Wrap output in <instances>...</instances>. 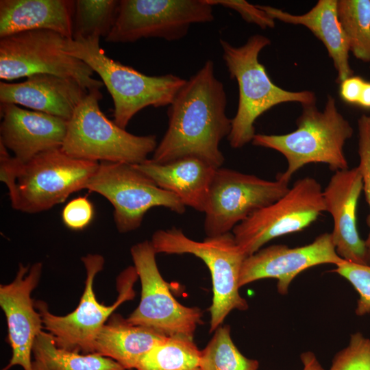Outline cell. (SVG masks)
Wrapping results in <instances>:
<instances>
[{
  "instance_id": "1",
  "label": "cell",
  "mask_w": 370,
  "mask_h": 370,
  "mask_svg": "<svg viewBox=\"0 0 370 370\" xmlns=\"http://www.w3.org/2000/svg\"><path fill=\"white\" fill-rule=\"evenodd\" d=\"M226 106L224 86L208 60L186 80L168 106V127L151 160L163 164L196 158L222 167L225 158L219 145L232 129Z\"/></svg>"
},
{
  "instance_id": "2",
  "label": "cell",
  "mask_w": 370,
  "mask_h": 370,
  "mask_svg": "<svg viewBox=\"0 0 370 370\" xmlns=\"http://www.w3.org/2000/svg\"><path fill=\"white\" fill-rule=\"evenodd\" d=\"M99 163L73 158L61 148L21 161L0 143V180L8 188L12 208L22 212L48 210L86 189Z\"/></svg>"
},
{
  "instance_id": "3",
  "label": "cell",
  "mask_w": 370,
  "mask_h": 370,
  "mask_svg": "<svg viewBox=\"0 0 370 370\" xmlns=\"http://www.w3.org/2000/svg\"><path fill=\"white\" fill-rule=\"evenodd\" d=\"M219 42L230 77L236 79L238 86L237 111L227 137L231 147L239 149L251 142L256 135L255 121L273 106L288 102H298L301 106L316 103L313 92L286 90L271 81L258 60L260 51L271 45L267 36L254 34L238 47L223 39Z\"/></svg>"
},
{
  "instance_id": "4",
  "label": "cell",
  "mask_w": 370,
  "mask_h": 370,
  "mask_svg": "<svg viewBox=\"0 0 370 370\" xmlns=\"http://www.w3.org/2000/svg\"><path fill=\"white\" fill-rule=\"evenodd\" d=\"M297 129L285 134H256L255 146L275 150L287 161V168L276 177L289 183L293 174L310 163H323L334 172L349 168L344 153L347 140L354 132L349 122L338 112L335 99L327 96L325 108L302 106Z\"/></svg>"
},
{
  "instance_id": "5",
  "label": "cell",
  "mask_w": 370,
  "mask_h": 370,
  "mask_svg": "<svg viewBox=\"0 0 370 370\" xmlns=\"http://www.w3.org/2000/svg\"><path fill=\"white\" fill-rule=\"evenodd\" d=\"M99 37L66 39L63 51L86 62L101 77L114 103V121L123 129L149 106H169L186 80L169 73L150 76L107 56Z\"/></svg>"
},
{
  "instance_id": "6",
  "label": "cell",
  "mask_w": 370,
  "mask_h": 370,
  "mask_svg": "<svg viewBox=\"0 0 370 370\" xmlns=\"http://www.w3.org/2000/svg\"><path fill=\"white\" fill-rule=\"evenodd\" d=\"M150 241L156 254H193L208 267L212 283L210 332L221 326L233 310H247V300L239 293L240 272L247 256L232 232L196 241L181 229L172 227L156 231Z\"/></svg>"
},
{
  "instance_id": "7",
  "label": "cell",
  "mask_w": 370,
  "mask_h": 370,
  "mask_svg": "<svg viewBox=\"0 0 370 370\" xmlns=\"http://www.w3.org/2000/svg\"><path fill=\"white\" fill-rule=\"evenodd\" d=\"M100 90L88 91L68 121L62 150L77 159L140 164L153 153L155 135L137 136L112 121L99 106Z\"/></svg>"
},
{
  "instance_id": "8",
  "label": "cell",
  "mask_w": 370,
  "mask_h": 370,
  "mask_svg": "<svg viewBox=\"0 0 370 370\" xmlns=\"http://www.w3.org/2000/svg\"><path fill=\"white\" fill-rule=\"evenodd\" d=\"M86 272L85 288L77 308L66 315L51 313L43 301H34L40 314L44 329L62 349L81 353H95V338L113 312L124 301L133 299V288L138 276L134 267L124 270L117 278L119 295L110 306L98 301L93 289L97 274L103 268L104 258L99 254H88L82 258Z\"/></svg>"
},
{
  "instance_id": "9",
  "label": "cell",
  "mask_w": 370,
  "mask_h": 370,
  "mask_svg": "<svg viewBox=\"0 0 370 370\" xmlns=\"http://www.w3.org/2000/svg\"><path fill=\"white\" fill-rule=\"evenodd\" d=\"M67 38L47 29L23 32L0 39V77L12 80L48 73L73 79L88 91L100 90L103 83L95 79L93 70L84 61L67 54Z\"/></svg>"
},
{
  "instance_id": "10",
  "label": "cell",
  "mask_w": 370,
  "mask_h": 370,
  "mask_svg": "<svg viewBox=\"0 0 370 370\" xmlns=\"http://www.w3.org/2000/svg\"><path fill=\"white\" fill-rule=\"evenodd\" d=\"M86 189L100 194L111 203L115 225L121 233L138 229L152 208L164 207L177 214L186 211L178 197L159 187L132 164L100 162Z\"/></svg>"
},
{
  "instance_id": "11",
  "label": "cell",
  "mask_w": 370,
  "mask_h": 370,
  "mask_svg": "<svg viewBox=\"0 0 370 370\" xmlns=\"http://www.w3.org/2000/svg\"><path fill=\"white\" fill-rule=\"evenodd\" d=\"M326 212L323 190L311 177L297 180L288 192L259 210L232 231L236 243L247 256L277 237L299 232Z\"/></svg>"
},
{
  "instance_id": "12",
  "label": "cell",
  "mask_w": 370,
  "mask_h": 370,
  "mask_svg": "<svg viewBox=\"0 0 370 370\" xmlns=\"http://www.w3.org/2000/svg\"><path fill=\"white\" fill-rule=\"evenodd\" d=\"M206 0H121L114 25L105 38L109 42H134L159 38L175 41L191 25L214 20Z\"/></svg>"
},
{
  "instance_id": "13",
  "label": "cell",
  "mask_w": 370,
  "mask_h": 370,
  "mask_svg": "<svg viewBox=\"0 0 370 370\" xmlns=\"http://www.w3.org/2000/svg\"><path fill=\"white\" fill-rule=\"evenodd\" d=\"M130 253L140 280L141 296L127 321L166 336L180 335L193 338L197 326L204 323L201 309L184 306L173 297L159 271L151 241L133 245Z\"/></svg>"
},
{
  "instance_id": "14",
  "label": "cell",
  "mask_w": 370,
  "mask_h": 370,
  "mask_svg": "<svg viewBox=\"0 0 370 370\" xmlns=\"http://www.w3.org/2000/svg\"><path fill=\"white\" fill-rule=\"evenodd\" d=\"M280 178L267 180L231 169L218 168L204 212L206 236L223 234L259 210L273 204L288 190Z\"/></svg>"
},
{
  "instance_id": "15",
  "label": "cell",
  "mask_w": 370,
  "mask_h": 370,
  "mask_svg": "<svg viewBox=\"0 0 370 370\" xmlns=\"http://www.w3.org/2000/svg\"><path fill=\"white\" fill-rule=\"evenodd\" d=\"M345 261L336 253L331 233L319 235L312 243L297 247L273 245L261 248L244 260L239 276L240 288L256 280H277V289L286 295L294 278L312 267Z\"/></svg>"
},
{
  "instance_id": "16",
  "label": "cell",
  "mask_w": 370,
  "mask_h": 370,
  "mask_svg": "<svg viewBox=\"0 0 370 370\" xmlns=\"http://www.w3.org/2000/svg\"><path fill=\"white\" fill-rule=\"evenodd\" d=\"M42 269L41 262L31 267L20 263L14 280L0 286V306L6 317L12 352L9 364L3 370L15 365L23 370H32L34 343L44 327L31 295L40 281Z\"/></svg>"
},
{
  "instance_id": "17",
  "label": "cell",
  "mask_w": 370,
  "mask_h": 370,
  "mask_svg": "<svg viewBox=\"0 0 370 370\" xmlns=\"http://www.w3.org/2000/svg\"><path fill=\"white\" fill-rule=\"evenodd\" d=\"M363 190L358 166L334 172L323 190L326 212L333 219L331 232L338 255L345 261L370 265V254L357 226V207Z\"/></svg>"
},
{
  "instance_id": "18",
  "label": "cell",
  "mask_w": 370,
  "mask_h": 370,
  "mask_svg": "<svg viewBox=\"0 0 370 370\" xmlns=\"http://www.w3.org/2000/svg\"><path fill=\"white\" fill-rule=\"evenodd\" d=\"M1 116L0 143L21 161L61 148L63 144L68 123L65 119L13 103H1Z\"/></svg>"
},
{
  "instance_id": "19",
  "label": "cell",
  "mask_w": 370,
  "mask_h": 370,
  "mask_svg": "<svg viewBox=\"0 0 370 370\" xmlns=\"http://www.w3.org/2000/svg\"><path fill=\"white\" fill-rule=\"evenodd\" d=\"M88 90L77 81L48 73L20 83L0 82L1 103H13L69 121Z\"/></svg>"
},
{
  "instance_id": "20",
  "label": "cell",
  "mask_w": 370,
  "mask_h": 370,
  "mask_svg": "<svg viewBox=\"0 0 370 370\" xmlns=\"http://www.w3.org/2000/svg\"><path fill=\"white\" fill-rule=\"evenodd\" d=\"M135 165L159 187L174 194L186 207L205 212L217 169L196 158H184L163 164L147 159Z\"/></svg>"
},
{
  "instance_id": "21",
  "label": "cell",
  "mask_w": 370,
  "mask_h": 370,
  "mask_svg": "<svg viewBox=\"0 0 370 370\" xmlns=\"http://www.w3.org/2000/svg\"><path fill=\"white\" fill-rule=\"evenodd\" d=\"M72 0H1L0 38L35 29L73 38Z\"/></svg>"
},
{
  "instance_id": "22",
  "label": "cell",
  "mask_w": 370,
  "mask_h": 370,
  "mask_svg": "<svg viewBox=\"0 0 370 370\" xmlns=\"http://www.w3.org/2000/svg\"><path fill=\"white\" fill-rule=\"evenodd\" d=\"M337 0H319L308 12L294 15L281 9L259 5L271 18L284 23L301 25L309 29L325 47L337 71L336 82L351 77L354 71L349 62V45L339 22Z\"/></svg>"
},
{
  "instance_id": "23",
  "label": "cell",
  "mask_w": 370,
  "mask_h": 370,
  "mask_svg": "<svg viewBox=\"0 0 370 370\" xmlns=\"http://www.w3.org/2000/svg\"><path fill=\"white\" fill-rule=\"evenodd\" d=\"M166 337L113 313L95 338V353L114 360L126 370H136L142 358Z\"/></svg>"
},
{
  "instance_id": "24",
  "label": "cell",
  "mask_w": 370,
  "mask_h": 370,
  "mask_svg": "<svg viewBox=\"0 0 370 370\" xmlns=\"http://www.w3.org/2000/svg\"><path fill=\"white\" fill-rule=\"evenodd\" d=\"M32 370H126L114 360L96 353L81 354L58 347L42 330L32 349Z\"/></svg>"
},
{
  "instance_id": "25",
  "label": "cell",
  "mask_w": 370,
  "mask_h": 370,
  "mask_svg": "<svg viewBox=\"0 0 370 370\" xmlns=\"http://www.w3.org/2000/svg\"><path fill=\"white\" fill-rule=\"evenodd\" d=\"M201 350L193 338L167 336L140 361L136 370H200Z\"/></svg>"
},
{
  "instance_id": "26",
  "label": "cell",
  "mask_w": 370,
  "mask_h": 370,
  "mask_svg": "<svg viewBox=\"0 0 370 370\" xmlns=\"http://www.w3.org/2000/svg\"><path fill=\"white\" fill-rule=\"evenodd\" d=\"M120 1L76 0L73 16V40L108 36L116 21Z\"/></svg>"
},
{
  "instance_id": "27",
  "label": "cell",
  "mask_w": 370,
  "mask_h": 370,
  "mask_svg": "<svg viewBox=\"0 0 370 370\" xmlns=\"http://www.w3.org/2000/svg\"><path fill=\"white\" fill-rule=\"evenodd\" d=\"M337 12L349 51L370 62V0H339Z\"/></svg>"
},
{
  "instance_id": "28",
  "label": "cell",
  "mask_w": 370,
  "mask_h": 370,
  "mask_svg": "<svg viewBox=\"0 0 370 370\" xmlns=\"http://www.w3.org/2000/svg\"><path fill=\"white\" fill-rule=\"evenodd\" d=\"M201 351L200 370H258L257 360L245 356L234 343L229 325H221Z\"/></svg>"
},
{
  "instance_id": "29",
  "label": "cell",
  "mask_w": 370,
  "mask_h": 370,
  "mask_svg": "<svg viewBox=\"0 0 370 370\" xmlns=\"http://www.w3.org/2000/svg\"><path fill=\"white\" fill-rule=\"evenodd\" d=\"M329 370H370V338L361 332L352 334L347 345L334 355Z\"/></svg>"
},
{
  "instance_id": "30",
  "label": "cell",
  "mask_w": 370,
  "mask_h": 370,
  "mask_svg": "<svg viewBox=\"0 0 370 370\" xmlns=\"http://www.w3.org/2000/svg\"><path fill=\"white\" fill-rule=\"evenodd\" d=\"M331 272L347 280L359 295L355 313L364 316L370 313V265H362L344 261Z\"/></svg>"
},
{
  "instance_id": "31",
  "label": "cell",
  "mask_w": 370,
  "mask_h": 370,
  "mask_svg": "<svg viewBox=\"0 0 370 370\" xmlns=\"http://www.w3.org/2000/svg\"><path fill=\"white\" fill-rule=\"evenodd\" d=\"M358 168L360 171L363 191L370 212V116L362 114L358 120ZM366 223L369 228V234L365 240L366 247L370 254V212Z\"/></svg>"
},
{
  "instance_id": "32",
  "label": "cell",
  "mask_w": 370,
  "mask_h": 370,
  "mask_svg": "<svg viewBox=\"0 0 370 370\" xmlns=\"http://www.w3.org/2000/svg\"><path fill=\"white\" fill-rule=\"evenodd\" d=\"M95 216L92 203L86 197L69 201L62 212L63 223L70 230H82L88 227Z\"/></svg>"
},
{
  "instance_id": "33",
  "label": "cell",
  "mask_w": 370,
  "mask_h": 370,
  "mask_svg": "<svg viewBox=\"0 0 370 370\" xmlns=\"http://www.w3.org/2000/svg\"><path fill=\"white\" fill-rule=\"evenodd\" d=\"M212 6L219 5L236 11L247 22L254 23L262 29L275 27L271 18L259 5H252L243 0H206Z\"/></svg>"
},
{
  "instance_id": "34",
  "label": "cell",
  "mask_w": 370,
  "mask_h": 370,
  "mask_svg": "<svg viewBox=\"0 0 370 370\" xmlns=\"http://www.w3.org/2000/svg\"><path fill=\"white\" fill-rule=\"evenodd\" d=\"M365 80L360 76H351L340 83L339 95L342 100L351 105H358Z\"/></svg>"
},
{
  "instance_id": "35",
  "label": "cell",
  "mask_w": 370,
  "mask_h": 370,
  "mask_svg": "<svg viewBox=\"0 0 370 370\" xmlns=\"http://www.w3.org/2000/svg\"><path fill=\"white\" fill-rule=\"evenodd\" d=\"M300 359L303 364L302 370H325L312 352H303L300 356Z\"/></svg>"
},
{
  "instance_id": "36",
  "label": "cell",
  "mask_w": 370,
  "mask_h": 370,
  "mask_svg": "<svg viewBox=\"0 0 370 370\" xmlns=\"http://www.w3.org/2000/svg\"><path fill=\"white\" fill-rule=\"evenodd\" d=\"M358 106L370 110V82H365Z\"/></svg>"
}]
</instances>
